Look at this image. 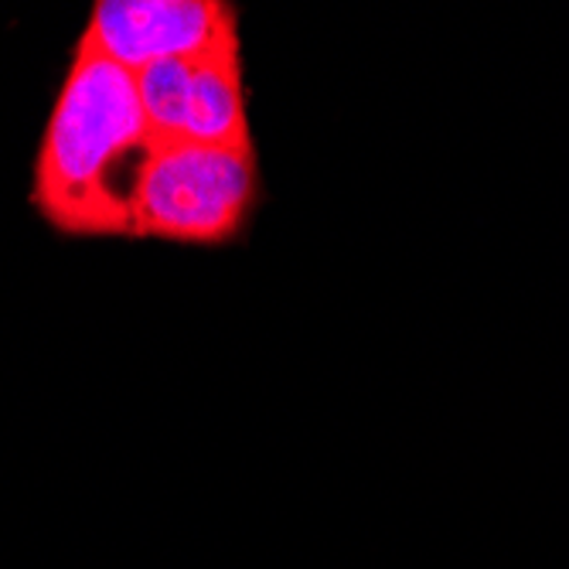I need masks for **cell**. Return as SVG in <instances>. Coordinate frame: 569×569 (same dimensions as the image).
<instances>
[{"label": "cell", "mask_w": 569, "mask_h": 569, "mask_svg": "<svg viewBox=\"0 0 569 569\" xmlns=\"http://www.w3.org/2000/svg\"><path fill=\"white\" fill-rule=\"evenodd\" d=\"M150 143L137 79L76 44L41 133L31 204L66 236H133V191Z\"/></svg>", "instance_id": "obj_1"}, {"label": "cell", "mask_w": 569, "mask_h": 569, "mask_svg": "<svg viewBox=\"0 0 569 569\" xmlns=\"http://www.w3.org/2000/svg\"><path fill=\"white\" fill-rule=\"evenodd\" d=\"M256 201V140H153L133 191V236L204 249L229 246L249 226Z\"/></svg>", "instance_id": "obj_2"}, {"label": "cell", "mask_w": 569, "mask_h": 569, "mask_svg": "<svg viewBox=\"0 0 569 569\" xmlns=\"http://www.w3.org/2000/svg\"><path fill=\"white\" fill-rule=\"evenodd\" d=\"M239 34V11L226 0H99L79 38L130 76L191 59Z\"/></svg>", "instance_id": "obj_4"}, {"label": "cell", "mask_w": 569, "mask_h": 569, "mask_svg": "<svg viewBox=\"0 0 569 569\" xmlns=\"http://www.w3.org/2000/svg\"><path fill=\"white\" fill-rule=\"evenodd\" d=\"M150 140L249 143V89L242 38L232 34L191 59L150 66L133 76Z\"/></svg>", "instance_id": "obj_3"}]
</instances>
